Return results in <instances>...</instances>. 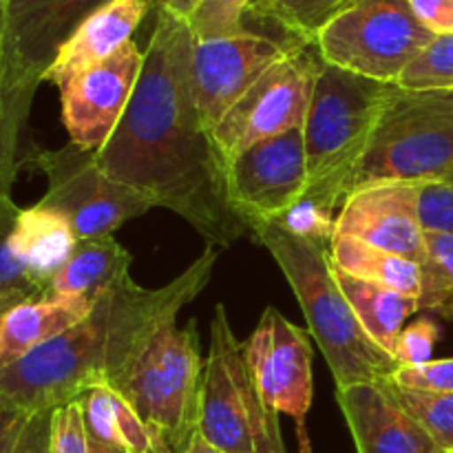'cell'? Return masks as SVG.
I'll return each instance as SVG.
<instances>
[{"instance_id":"cell-1","label":"cell","mask_w":453,"mask_h":453,"mask_svg":"<svg viewBox=\"0 0 453 453\" xmlns=\"http://www.w3.org/2000/svg\"><path fill=\"white\" fill-rule=\"evenodd\" d=\"M193 42L188 22L157 9L135 91L96 159L111 180L188 221L208 246L228 248L248 226L230 203L226 162L199 115Z\"/></svg>"},{"instance_id":"cell-2","label":"cell","mask_w":453,"mask_h":453,"mask_svg":"<svg viewBox=\"0 0 453 453\" xmlns=\"http://www.w3.org/2000/svg\"><path fill=\"white\" fill-rule=\"evenodd\" d=\"M217 248L173 281L142 288L128 277L97 295L84 321L0 370V405L22 414L56 411L118 379L150 336L193 303L211 283Z\"/></svg>"},{"instance_id":"cell-3","label":"cell","mask_w":453,"mask_h":453,"mask_svg":"<svg viewBox=\"0 0 453 453\" xmlns=\"http://www.w3.org/2000/svg\"><path fill=\"white\" fill-rule=\"evenodd\" d=\"M248 230L286 274L305 314L308 332L330 367L336 389L392 379L401 365L358 323L334 279L330 248L292 237L274 219L252 221Z\"/></svg>"},{"instance_id":"cell-4","label":"cell","mask_w":453,"mask_h":453,"mask_svg":"<svg viewBox=\"0 0 453 453\" xmlns=\"http://www.w3.org/2000/svg\"><path fill=\"white\" fill-rule=\"evenodd\" d=\"M398 87L321 62L303 124L308 190L330 208L343 206L354 177Z\"/></svg>"},{"instance_id":"cell-5","label":"cell","mask_w":453,"mask_h":453,"mask_svg":"<svg viewBox=\"0 0 453 453\" xmlns=\"http://www.w3.org/2000/svg\"><path fill=\"white\" fill-rule=\"evenodd\" d=\"M203 363L197 323L177 321L159 327L106 388L124 398L168 453H184L199 434Z\"/></svg>"},{"instance_id":"cell-6","label":"cell","mask_w":453,"mask_h":453,"mask_svg":"<svg viewBox=\"0 0 453 453\" xmlns=\"http://www.w3.org/2000/svg\"><path fill=\"white\" fill-rule=\"evenodd\" d=\"M199 436L224 453H286L279 414L257 388L246 343L234 336L224 303L215 305L211 323Z\"/></svg>"},{"instance_id":"cell-7","label":"cell","mask_w":453,"mask_h":453,"mask_svg":"<svg viewBox=\"0 0 453 453\" xmlns=\"http://www.w3.org/2000/svg\"><path fill=\"white\" fill-rule=\"evenodd\" d=\"M383 181L453 184V91L398 87L354 177V188Z\"/></svg>"},{"instance_id":"cell-8","label":"cell","mask_w":453,"mask_h":453,"mask_svg":"<svg viewBox=\"0 0 453 453\" xmlns=\"http://www.w3.org/2000/svg\"><path fill=\"white\" fill-rule=\"evenodd\" d=\"M434 38L410 0H352L317 31L312 47L326 65L396 84Z\"/></svg>"},{"instance_id":"cell-9","label":"cell","mask_w":453,"mask_h":453,"mask_svg":"<svg viewBox=\"0 0 453 453\" xmlns=\"http://www.w3.org/2000/svg\"><path fill=\"white\" fill-rule=\"evenodd\" d=\"M27 162L47 177V195L38 203L60 212L78 242L109 237L155 208L144 195L111 180L97 166L96 150L80 149L73 142L56 150H38Z\"/></svg>"},{"instance_id":"cell-10","label":"cell","mask_w":453,"mask_h":453,"mask_svg":"<svg viewBox=\"0 0 453 453\" xmlns=\"http://www.w3.org/2000/svg\"><path fill=\"white\" fill-rule=\"evenodd\" d=\"M296 44L274 62L221 118L212 135L226 166L259 142L303 128L321 58Z\"/></svg>"},{"instance_id":"cell-11","label":"cell","mask_w":453,"mask_h":453,"mask_svg":"<svg viewBox=\"0 0 453 453\" xmlns=\"http://www.w3.org/2000/svg\"><path fill=\"white\" fill-rule=\"evenodd\" d=\"M252 376L265 403L295 420L301 449H308L305 418L312 405V343L308 332L288 321L277 308H265L246 343Z\"/></svg>"},{"instance_id":"cell-12","label":"cell","mask_w":453,"mask_h":453,"mask_svg":"<svg viewBox=\"0 0 453 453\" xmlns=\"http://www.w3.org/2000/svg\"><path fill=\"white\" fill-rule=\"evenodd\" d=\"M226 181L230 203L246 226L279 219L308 190L303 128L243 150L226 166Z\"/></svg>"},{"instance_id":"cell-13","label":"cell","mask_w":453,"mask_h":453,"mask_svg":"<svg viewBox=\"0 0 453 453\" xmlns=\"http://www.w3.org/2000/svg\"><path fill=\"white\" fill-rule=\"evenodd\" d=\"M296 44L303 42L252 31L230 38L195 40L190 75L203 127L215 131L234 102Z\"/></svg>"},{"instance_id":"cell-14","label":"cell","mask_w":453,"mask_h":453,"mask_svg":"<svg viewBox=\"0 0 453 453\" xmlns=\"http://www.w3.org/2000/svg\"><path fill=\"white\" fill-rule=\"evenodd\" d=\"M142 65L144 51L131 40L111 58L80 71L58 87L62 122L75 146L100 150L109 142L131 102Z\"/></svg>"},{"instance_id":"cell-15","label":"cell","mask_w":453,"mask_h":453,"mask_svg":"<svg viewBox=\"0 0 453 453\" xmlns=\"http://www.w3.org/2000/svg\"><path fill=\"white\" fill-rule=\"evenodd\" d=\"M109 0H4L0 71L25 82H44L62 44Z\"/></svg>"},{"instance_id":"cell-16","label":"cell","mask_w":453,"mask_h":453,"mask_svg":"<svg viewBox=\"0 0 453 453\" xmlns=\"http://www.w3.org/2000/svg\"><path fill=\"white\" fill-rule=\"evenodd\" d=\"M336 234L423 264L425 230L418 219V184L383 181L354 188L336 217Z\"/></svg>"},{"instance_id":"cell-17","label":"cell","mask_w":453,"mask_h":453,"mask_svg":"<svg viewBox=\"0 0 453 453\" xmlns=\"http://www.w3.org/2000/svg\"><path fill=\"white\" fill-rule=\"evenodd\" d=\"M358 453H449L396 403L388 383L336 389Z\"/></svg>"},{"instance_id":"cell-18","label":"cell","mask_w":453,"mask_h":453,"mask_svg":"<svg viewBox=\"0 0 453 453\" xmlns=\"http://www.w3.org/2000/svg\"><path fill=\"white\" fill-rule=\"evenodd\" d=\"M150 7V0H109L97 7L75 34L62 44L60 53L44 73V82L62 87L69 78L113 56L131 42L133 31Z\"/></svg>"},{"instance_id":"cell-19","label":"cell","mask_w":453,"mask_h":453,"mask_svg":"<svg viewBox=\"0 0 453 453\" xmlns=\"http://www.w3.org/2000/svg\"><path fill=\"white\" fill-rule=\"evenodd\" d=\"M93 305L88 296H44L9 310L0 319V370L78 326Z\"/></svg>"},{"instance_id":"cell-20","label":"cell","mask_w":453,"mask_h":453,"mask_svg":"<svg viewBox=\"0 0 453 453\" xmlns=\"http://www.w3.org/2000/svg\"><path fill=\"white\" fill-rule=\"evenodd\" d=\"M78 237L69 221L42 203L18 212L9 234V248L16 259L47 292L58 273L69 264Z\"/></svg>"},{"instance_id":"cell-21","label":"cell","mask_w":453,"mask_h":453,"mask_svg":"<svg viewBox=\"0 0 453 453\" xmlns=\"http://www.w3.org/2000/svg\"><path fill=\"white\" fill-rule=\"evenodd\" d=\"M332 270H334L336 283H339L348 303L352 305L363 330L383 352L394 357L405 321L411 314L418 312V299L401 295L392 288L352 277V274L336 268L334 264H332Z\"/></svg>"},{"instance_id":"cell-22","label":"cell","mask_w":453,"mask_h":453,"mask_svg":"<svg viewBox=\"0 0 453 453\" xmlns=\"http://www.w3.org/2000/svg\"><path fill=\"white\" fill-rule=\"evenodd\" d=\"M131 255L113 234L78 242L69 264L51 281L49 296H88L97 299L104 290L128 277Z\"/></svg>"},{"instance_id":"cell-23","label":"cell","mask_w":453,"mask_h":453,"mask_svg":"<svg viewBox=\"0 0 453 453\" xmlns=\"http://www.w3.org/2000/svg\"><path fill=\"white\" fill-rule=\"evenodd\" d=\"M330 259L336 268L352 277L379 283V286L392 288L401 295L418 299L420 265L416 261L380 250L345 234H336L334 242L330 243Z\"/></svg>"},{"instance_id":"cell-24","label":"cell","mask_w":453,"mask_h":453,"mask_svg":"<svg viewBox=\"0 0 453 453\" xmlns=\"http://www.w3.org/2000/svg\"><path fill=\"white\" fill-rule=\"evenodd\" d=\"M40 84L16 80L0 71V197H12L16 181L20 135Z\"/></svg>"},{"instance_id":"cell-25","label":"cell","mask_w":453,"mask_h":453,"mask_svg":"<svg viewBox=\"0 0 453 453\" xmlns=\"http://www.w3.org/2000/svg\"><path fill=\"white\" fill-rule=\"evenodd\" d=\"M352 0H252L248 16L281 29L286 38L312 44L317 31Z\"/></svg>"},{"instance_id":"cell-26","label":"cell","mask_w":453,"mask_h":453,"mask_svg":"<svg viewBox=\"0 0 453 453\" xmlns=\"http://www.w3.org/2000/svg\"><path fill=\"white\" fill-rule=\"evenodd\" d=\"M418 310L453 319V234L425 233Z\"/></svg>"},{"instance_id":"cell-27","label":"cell","mask_w":453,"mask_h":453,"mask_svg":"<svg viewBox=\"0 0 453 453\" xmlns=\"http://www.w3.org/2000/svg\"><path fill=\"white\" fill-rule=\"evenodd\" d=\"M18 212L20 208L13 203L12 197H0V319L16 305L49 296L47 288L40 286L27 273L25 265L9 248V234L16 224Z\"/></svg>"},{"instance_id":"cell-28","label":"cell","mask_w":453,"mask_h":453,"mask_svg":"<svg viewBox=\"0 0 453 453\" xmlns=\"http://www.w3.org/2000/svg\"><path fill=\"white\" fill-rule=\"evenodd\" d=\"M398 405L438 442L445 451H453V394L418 392L385 380Z\"/></svg>"},{"instance_id":"cell-29","label":"cell","mask_w":453,"mask_h":453,"mask_svg":"<svg viewBox=\"0 0 453 453\" xmlns=\"http://www.w3.org/2000/svg\"><path fill=\"white\" fill-rule=\"evenodd\" d=\"M396 87L405 91H453V35H436L403 71Z\"/></svg>"},{"instance_id":"cell-30","label":"cell","mask_w":453,"mask_h":453,"mask_svg":"<svg viewBox=\"0 0 453 453\" xmlns=\"http://www.w3.org/2000/svg\"><path fill=\"white\" fill-rule=\"evenodd\" d=\"M277 221L286 233L292 237L305 239V242L327 246L336 237V217L334 208L326 206L323 202L314 199L312 195H303L296 199Z\"/></svg>"},{"instance_id":"cell-31","label":"cell","mask_w":453,"mask_h":453,"mask_svg":"<svg viewBox=\"0 0 453 453\" xmlns=\"http://www.w3.org/2000/svg\"><path fill=\"white\" fill-rule=\"evenodd\" d=\"M250 3L252 0H202L193 16L186 20L193 38L215 40L246 34L243 16H248Z\"/></svg>"},{"instance_id":"cell-32","label":"cell","mask_w":453,"mask_h":453,"mask_svg":"<svg viewBox=\"0 0 453 453\" xmlns=\"http://www.w3.org/2000/svg\"><path fill=\"white\" fill-rule=\"evenodd\" d=\"M82 411L88 436L122 449V436H119L118 427V411H115L113 389H91V392L82 398Z\"/></svg>"},{"instance_id":"cell-33","label":"cell","mask_w":453,"mask_h":453,"mask_svg":"<svg viewBox=\"0 0 453 453\" xmlns=\"http://www.w3.org/2000/svg\"><path fill=\"white\" fill-rule=\"evenodd\" d=\"M418 219L425 233L453 234V184H418Z\"/></svg>"},{"instance_id":"cell-34","label":"cell","mask_w":453,"mask_h":453,"mask_svg":"<svg viewBox=\"0 0 453 453\" xmlns=\"http://www.w3.org/2000/svg\"><path fill=\"white\" fill-rule=\"evenodd\" d=\"M438 339H441V327L432 319H418L411 326L403 327L394 358L401 367L425 365V363L434 361L432 357Z\"/></svg>"},{"instance_id":"cell-35","label":"cell","mask_w":453,"mask_h":453,"mask_svg":"<svg viewBox=\"0 0 453 453\" xmlns=\"http://www.w3.org/2000/svg\"><path fill=\"white\" fill-rule=\"evenodd\" d=\"M51 453H88V432L84 425L82 401L53 411Z\"/></svg>"},{"instance_id":"cell-36","label":"cell","mask_w":453,"mask_h":453,"mask_svg":"<svg viewBox=\"0 0 453 453\" xmlns=\"http://www.w3.org/2000/svg\"><path fill=\"white\" fill-rule=\"evenodd\" d=\"M389 380L401 388L418 389V392L453 394V358L429 361L414 367H398Z\"/></svg>"},{"instance_id":"cell-37","label":"cell","mask_w":453,"mask_h":453,"mask_svg":"<svg viewBox=\"0 0 453 453\" xmlns=\"http://www.w3.org/2000/svg\"><path fill=\"white\" fill-rule=\"evenodd\" d=\"M410 7L434 35H453V0H410Z\"/></svg>"},{"instance_id":"cell-38","label":"cell","mask_w":453,"mask_h":453,"mask_svg":"<svg viewBox=\"0 0 453 453\" xmlns=\"http://www.w3.org/2000/svg\"><path fill=\"white\" fill-rule=\"evenodd\" d=\"M53 411L31 414L27 427L18 441L16 453H51Z\"/></svg>"},{"instance_id":"cell-39","label":"cell","mask_w":453,"mask_h":453,"mask_svg":"<svg viewBox=\"0 0 453 453\" xmlns=\"http://www.w3.org/2000/svg\"><path fill=\"white\" fill-rule=\"evenodd\" d=\"M29 416L0 405V453H16Z\"/></svg>"},{"instance_id":"cell-40","label":"cell","mask_w":453,"mask_h":453,"mask_svg":"<svg viewBox=\"0 0 453 453\" xmlns=\"http://www.w3.org/2000/svg\"><path fill=\"white\" fill-rule=\"evenodd\" d=\"M153 4L157 9H162V12H168L171 16L188 20L195 13V9L202 4V0H153Z\"/></svg>"},{"instance_id":"cell-41","label":"cell","mask_w":453,"mask_h":453,"mask_svg":"<svg viewBox=\"0 0 453 453\" xmlns=\"http://www.w3.org/2000/svg\"><path fill=\"white\" fill-rule=\"evenodd\" d=\"M184 453H224V451H219V449H217V447H212L211 442H206L197 434V436L193 438V442H190V445H188V449H186Z\"/></svg>"},{"instance_id":"cell-42","label":"cell","mask_w":453,"mask_h":453,"mask_svg":"<svg viewBox=\"0 0 453 453\" xmlns=\"http://www.w3.org/2000/svg\"><path fill=\"white\" fill-rule=\"evenodd\" d=\"M88 453H127L124 449H118L113 445H106V442L96 441V438L88 436Z\"/></svg>"},{"instance_id":"cell-43","label":"cell","mask_w":453,"mask_h":453,"mask_svg":"<svg viewBox=\"0 0 453 453\" xmlns=\"http://www.w3.org/2000/svg\"><path fill=\"white\" fill-rule=\"evenodd\" d=\"M3 25H4V0H0V42H3Z\"/></svg>"},{"instance_id":"cell-44","label":"cell","mask_w":453,"mask_h":453,"mask_svg":"<svg viewBox=\"0 0 453 453\" xmlns=\"http://www.w3.org/2000/svg\"><path fill=\"white\" fill-rule=\"evenodd\" d=\"M150 4H153V0H150Z\"/></svg>"},{"instance_id":"cell-45","label":"cell","mask_w":453,"mask_h":453,"mask_svg":"<svg viewBox=\"0 0 453 453\" xmlns=\"http://www.w3.org/2000/svg\"><path fill=\"white\" fill-rule=\"evenodd\" d=\"M449 453H453V451H449Z\"/></svg>"}]
</instances>
